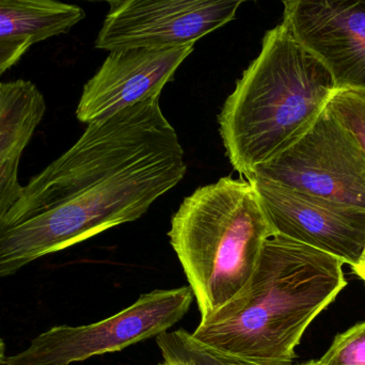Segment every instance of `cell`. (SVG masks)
<instances>
[{
    "instance_id": "1",
    "label": "cell",
    "mask_w": 365,
    "mask_h": 365,
    "mask_svg": "<svg viewBox=\"0 0 365 365\" xmlns=\"http://www.w3.org/2000/svg\"><path fill=\"white\" fill-rule=\"evenodd\" d=\"M185 173L184 150L160 96L90 122L0 218V278L137 220Z\"/></svg>"
},
{
    "instance_id": "2",
    "label": "cell",
    "mask_w": 365,
    "mask_h": 365,
    "mask_svg": "<svg viewBox=\"0 0 365 365\" xmlns=\"http://www.w3.org/2000/svg\"><path fill=\"white\" fill-rule=\"evenodd\" d=\"M343 265L325 251L274 234L244 289L191 334L222 355L293 364L307 328L346 287Z\"/></svg>"
},
{
    "instance_id": "3",
    "label": "cell",
    "mask_w": 365,
    "mask_h": 365,
    "mask_svg": "<svg viewBox=\"0 0 365 365\" xmlns=\"http://www.w3.org/2000/svg\"><path fill=\"white\" fill-rule=\"evenodd\" d=\"M336 90L328 68L284 24L266 32L261 53L242 73L218 117L233 168L250 179L297 139Z\"/></svg>"
},
{
    "instance_id": "4",
    "label": "cell",
    "mask_w": 365,
    "mask_h": 365,
    "mask_svg": "<svg viewBox=\"0 0 365 365\" xmlns=\"http://www.w3.org/2000/svg\"><path fill=\"white\" fill-rule=\"evenodd\" d=\"M274 234L249 180L221 178L182 200L168 235L201 321L244 289Z\"/></svg>"
},
{
    "instance_id": "5",
    "label": "cell",
    "mask_w": 365,
    "mask_h": 365,
    "mask_svg": "<svg viewBox=\"0 0 365 365\" xmlns=\"http://www.w3.org/2000/svg\"><path fill=\"white\" fill-rule=\"evenodd\" d=\"M190 287L155 289L121 312L89 325L56 326L31 341L6 365H71L94 356L121 351L168 331L188 312Z\"/></svg>"
},
{
    "instance_id": "6",
    "label": "cell",
    "mask_w": 365,
    "mask_h": 365,
    "mask_svg": "<svg viewBox=\"0 0 365 365\" xmlns=\"http://www.w3.org/2000/svg\"><path fill=\"white\" fill-rule=\"evenodd\" d=\"M253 177L365 210V154L326 106L295 141Z\"/></svg>"
},
{
    "instance_id": "7",
    "label": "cell",
    "mask_w": 365,
    "mask_h": 365,
    "mask_svg": "<svg viewBox=\"0 0 365 365\" xmlns=\"http://www.w3.org/2000/svg\"><path fill=\"white\" fill-rule=\"evenodd\" d=\"M257 0H123L107 14L96 41L105 51L193 45Z\"/></svg>"
},
{
    "instance_id": "8",
    "label": "cell",
    "mask_w": 365,
    "mask_h": 365,
    "mask_svg": "<svg viewBox=\"0 0 365 365\" xmlns=\"http://www.w3.org/2000/svg\"><path fill=\"white\" fill-rule=\"evenodd\" d=\"M274 233L357 265L365 248V210L302 192L270 180L249 179Z\"/></svg>"
},
{
    "instance_id": "9",
    "label": "cell",
    "mask_w": 365,
    "mask_h": 365,
    "mask_svg": "<svg viewBox=\"0 0 365 365\" xmlns=\"http://www.w3.org/2000/svg\"><path fill=\"white\" fill-rule=\"evenodd\" d=\"M282 23L332 75L365 91V0H283Z\"/></svg>"
},
{
    "instance_id": "10",
    "label": "cell",
    "mask_w": 365,
    "mask_h": 365,
    "mask_svg": "<svg viewBox=\"0 0 365 365\" xmlns=\"http://www.w3.org/2000/svg\"><path fill=\"white\" fill-rule=\"evenodd\" d=\"M193 45L126 47L111 51L86 83L76 109L83 123L109 117L137 103L160 96Z\"/></svg>"
},
{
    "instance_id": "11",
    "label": "cell",
    "mask_w": 365,
    "mask_h": 365,
    "mask_svg": "<svg viewBox=\"0 0 365 365\" xmlns=\"http://www.w3.org/2000/svg\"><path fill=\"white\" fill-rule=\"evenodd\" d=\"M45 113L46 101L32 81L0 83V218L21 195V158Z\"/></svg>"
},
{
    "instance_id": "12",
    "label": "cell",
    "mask_w": 365,
    "mask_h": 365,
    "mask_svg": "<svg viewBox=\"0 0 365 365\" xmlns=\"http://www.w3.org/2000/svg\"><path fill=\"white\" fill-rule=\"evenodd\" d=\"M83 19V9L58 0H0V42L36 44L66 34Z\"/></svg>"
},
{
    "instance_id": "13",
    "label": "cell",
    "mask_w": 365,
    "mask_h": 365,
    "mask_svg": "<svg viewBox=\"0 0 365 365\" xmlns=\"http://www.w3.org/2000/svg\"><path fill=\"white\" fill-rule=\"evenodd\" d=\"M156 343L167 365H262L222 355L202 344L184 329L164 332L156 336Z\"/></svg>"
},
{
    "instance_id": "14",
    "label": "cell",
    "mask_w": 365,
    "mask_h": 365,
    "mask_svg": "<svg viewBox=\"0 0 365 365\" xmlns=\"http://www.w3.org/2000/svg\"><path fill=\"white\" fill-rule=\"evenodd\" d=\"M326 107L353 135L365 154V91L336 89Z\"/></svg>"
},
{
    "instance_id": "15",
    "label": "cell",
    "mask_w": 365,
    "mask_h": 365,
    "mask_svg": "<svg viewBox=\"0 0 365 365\" xmlns=\"http://www.w3.org/2000/svg\"><path fill=\"white\" fill-rule=\"evenodd\" d=\"M319 361L324 365H365V322L338 334Z\"/></svg>"
},
{
    "instance_id": "16",
    "label": "cell",
    "mask_w": 365,
    "mask_h": 365,
    "mask_svg": "<svg viewBox=\"0 0 365 365\" xmlns=\"http://www.w3.org/2000/svg\"><path fill=\"white\" fill-rule=\"evenodd\" d=\"M34 42L26 41H2L0 42V76L21 59Z\"/></svg>"
},
{
    "instance_id": "17",
    "label": "cell",
    "mask_w": 365,
    "mask_h": 365,
    "mask_svg": "<svg viewBox=\"0 0 365 365\" xmlns=\"http://www.w3.org/2000/svg\"><path fill=\"white\" fill-rule=\"evenodd\" d=\"M354 272L357 274L359 278H361L365 283V248L364 253H362L361 259L358 262L357 265L353 267Z\"/></svg>"
},
{
    "instance_id": "18",
    "label": "cell",
    "mask_w": 365,
    "mask_h": 365,
    "mask_svg": "<svg viewBox=\"0 0 365 365\" xmlns=\"http://www.w3.org/2000/svg\"><path fill=\"white\" fill-rule=\"evenodd\" d=\"M4 351H6V347H4V341L0 339V364H4L6 362V357Z\"/></svg>"
},
{
    "instance_id": "19",
    "label": "cell",
    "mask_w": 365,
    "mask_h": 365,
    "mask_svg": "<svg viewBox=\"0 0 365 365\" xmlns=\"http://www.w3.org/2000/svg\"><path fill=\"white\" fill-rule=\"evenodd\" d=\"M89 1H105L110 4L111 8H115L118 4H121L123 0H89Z\"/></svg>"
},
{
    "instance_id": "20",
    "label": "cell",
    "mask_w": 365,
    "mask_h": 365,
    "mask_svg": "<svg viewBox=\"0 0 365 365\" xmlns=\"http://www.w3.org/2000/svg\"><path fill=\"white\" fill-rule=\"evenodd\" d=\"M298 365H324V364H322V362L319 361V360H317V361H315V360H311V361L304 362V364H298Z\"/></svg>"
},
{
    "instance_id": "21",
    "label": "cell",
    "mask_w": 365,
    "mask_h": 365,
    "mask_svg": "<svg viewBox=\"0 0 365 365\" xmlns=\"http://www.w3.org/2000/svg\"><path fill=\"white\" fill-rule=\"evenodd\" d=\"M158 365H167L166 364H165V362H163V364H160Z\"/></svg>"
}]
</instances>
